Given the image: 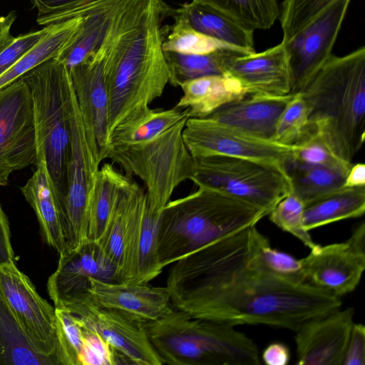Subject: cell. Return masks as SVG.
Returning <instances> with one entry per match:
<instances>
[{
	"instance_id": "41",
	"label": "cell",
	"mask_w": 365,
	"mask_h": 365,
	"mask_svg": "<svg viewBox=\"0 0 365 365\" xmlns=\"http://www.w3.org/2000/svg\"><path fill=\"white\" fill-rule=\"evenodd\" d=\"M334 0H284L279 19L283 41L292 38Z\"/></svg>"
},
{
	"instance_id": "11",
	"label": "cell",
	"mask_w": 365,
	"mask_h": 365,
	"mask_svg": "<svg viewBox=\"0 0 365 365\" xmlns=\"http://www.w3.org/2000/svg\"><path fill=\"white\" fill-rule=\"evenodd\" d=\"M182 136L193 158L214 155L242 158L285 173L295 148L250 136L207 117L188 118Z\"/></svg>"
},
{
	"instance_id": "31",
	"label": "cell",
	"mask_w": 365,
	"mask_h": 365,
	"mask_svg": "<svg viewBox=\"0 0 365 365\" xmlns=\"http://www.w3.org/2000/svg\"><path fill=\"white\" fill-rule=\"evenodd\" d=\"M185 117L190 118L187 109L143 108L129 115L113 130L109 138V144L149 140Z\"/></svg>"
},
{
	"instance_id": "39",
	"label": "cell",
	"mask_w": 365,
	"mask_h": 365,
	"mask_svg": "<svg viewBox=\"0 0 365 365\" xmlns=\"http://www.w3.org/2000/svg\"><path fill=\"white\" fill-rule=\"evenodd\" d=\"M304 204L294 194L289 193L282 199L267 215L269 220L279 228L299 240L310 250L317 244L304 224Z\"/></svg>"
},
{
	"instance_id": "38",
	"label": "cell",
	"mask_w": 365,
	"mask_h": 365,
	"mask_svg": "<svg viewBox=\"0 0 365 365\" xmlns=\"http://www.w3.org/2000/svg\"><path fill=\"white\" fill-rule=\"evenodd\" d=\"M308 130L307 106L301 93H296L278 119L272 141L287 146L295 145Z\"/></svg>"
},
{
	"instance_id": "9",
	"label": "cell",
	"mask_w": 365,
	"mask_h": 365,
	"mask_svg": "<svg viewBox=\"0 0 365 365\" xmlns=\"http://www.w3.org/2000/svg\"><path fill=\"white\" fill-rule=\"evenodd\" d=\"M67 109L70 148L67 190L61 213L66 250H74L88 242V200L102 161L88 141L70 77L67 86Z\"/></svg>"
},
{
	"instance_id": "30",
	"label": "cell",
	"mask_w": 365,
	"mask_h": 365,
	"mask_svg": "<svg viewBox=\"0 0 365 365\" xmlns=\"http://www.w3.org/2000/svg\"><path fill=\"white\" fill-rule=\"evenodd\" d=\"M125 175L113 163H107L100 167L88 200V242L96 243L101 237Z\"/></svg>"
},
{
	"instance_id": "13",
	"label": "cell",
	"mask_w": 365,
	"mask_h": 365,
	"mask_svg": "<svg viewBox=\"0 0 365 365\" xmlns=\"http://www.w3.org/2000/svg\"><path fill=\"white\" fill-rule=\"evenodd\" d=\"M351 0H334L292 38L283 41L292 94L300 93L332 55Z\"/></svg>"
},
{
	"instance_id": "19",
	"label": "cell",
	"mask_w": 365,
	"mask_h": 365,
	"mask_svg": "<svg viewBox=\"0 0 365 365\" xmlns=\"http://www.w3.org/2000/svg\"><path fill=\"white\" fill-rule=\"evenodd\" d=\"M225 72L237 78L248 95L284 96L291 93V77L282 41L259 53H232L226 60Z\"/></svg>"
},
{
	"instance_id": "10",
	"label": "cell",
	"mask_w": 365,
	"mask_h": 365,
	"mask_svg": "<svg viewBox=\"0 0 365 365\" xmlns=\"http://www.w3.org/2000/svg\"><path fill=\"white\" fill-rule=\"evenodd\" d=\"M54 307L75 315L83 327L98 334L131 364H163L143 322L118 309L100 305L88 292L67 298Z\"/></svg>"
},
{
	"instance_id": "45",
	"label": "cell",
	"mask_w": 365,
	"mask_h": 365,
	"mask_svg": "<svg viewBox=\"0 0 365 365\" xmlns=\"http://www.w3.org/2000/svg\"><path fill=\"white\" fill-rule=\"evenodd\" d=\"M365 364V327L354 323L349 338L342 365Z\"/></svg>"
},
{
	"instance_id": "22",
	"label": "cell",
	"mask_w": 365,
	"mask_h": 365,
	"mask_svg": "<svg viewBox=\"0 0 365 365\" xmlns=\"http://www.w3.org/2000/svg\"><path fill=\"white\" fill-rule=\"evenodd\" d=\"M294 95L247 94L224 105L207 118L250 136L272 141L278 119Z\"/></svg>"
},
{
	"instance_id": "36",
	"label": "cell",
	"mask_w": 365,
	"mask_h": 365,
	"mask_svg": "<svg viewBox=\"0 0 365 365\" xmlns=\"http://www.w3.org/2000/svg\"><path fill=\"white\" fill-rule=\"evenodd\" d=\"M173 17L174 24L167 29V35L162 34L163 51L186 54L209 53L220 49L242 51L207 36L192 29L179 17Z\"/></svg>"
},
{
	"instance_id": "29",
	"label": "cell",
	"mask_w": 365,
	"mask_h": 365,
	"mask_svg": "<svg viewBox=\"0 0 365 365\" xmlns=\"http://www.w3.org/2000/svg\"><path fill=\"white\" fill-rule=\"evenodd\" d=\"M0 365H59L39 351L20 326L0 293Z\"/></svg>"
},
{
	"instance_id": "34",
	"label": "cell",
	"mask_w": 365,
	"mask_h": 365,
	"mask_svg": "<svg viewBox=\"0 0 365 365\" xmlns=\"http://www.w3.org/2000/svg\"><path fill=\"white\" fill-rule=\"evenodd\" d=\"M252 251L257 265L270 274L294 284L307 282L300 259L271 247L255 226L252 228Z\"/></svg>"
},
{
	"instance_id": "44",
	"label": "cell",
	"mask_w": 365,
	"mask_h": 365,
	"mask_svg": "<svg viewBox=\"0 0 365 365\" xmlns=\"http://www.w3.org/2000/svg\"><path fill=\"white\" fill-rule=\"evenodd\" d=\"M52 24L44 28L21 34L0 53V76L14 66L50 31Z\"/></svg>"
},
{
	"instance_id": "26",
	"label": "cell",
	"mask_w": 365,
	"mask_h": 365,
	"mask_svg": "<svg viewBox=\"0 0 365 365\" xmlns=\"http://www.w3.org/2000/svg\"><path fill=\"white\" fill-rule=\"evenodd\" d=\"M182 96L175 108L188 110L190 118H205L224 105L247 95L242 83L226 73L195 78L181 84Z\"/></svg>"
},
{
	"instance_id": "28",
	"label": "cell",
	"mask_w": 365,
	"mask_h": 365,
	"mask_svg": "<svg viewBox=\"0 0 365 365\" xmlns=\"http://www.w3.org/2000/svg\"><path fill=\"white\" fill-rule=\"evenodd\" d=\"M364 211L365 186H342L305 205L304 224L310 231L341 220L361 217Z\"/></svg>"
},
{
	"instance_id": "1",
	"label": "cell",
	"mask_w": 365,
	"mask_h": 365,
	"mask_svg": "<svg viewBox=\"0 0 365 365\" xmlns=\"http://www.w3.org/2000/svg\"><path fill=\"white\" fill-rule=\"evenodd\" d=\"M252 227L217 239L172 264L166 287L173 308L234 327L263 324L295 331L304 322L341 307L337 296L261 269L252 255Z\"/></svg>"
},
{
	"instance_id": "8",
	"label": "cell",
	"mask_w": 365,
	"mask_h": 365,
	"mask_svg": "<svg viewBox=\"0 0 365 365\" xmlns=\"http://www.w3.org/2000/svg\"><path fill=\"white\" fill-rule=\"evenodd\" d=\"M193 159L192 181L197 186L228 194L262 210L267 215L291 193L287 174L272 165L223 155Z\"/></svg>"
},
{
	"instance_id": "12",
	"label": "cell",
	"mask_w": 365,
	"mask_h": 365,
	"mask_svg": "<svg viewBox=\"0 0 365 365\" xmlns=\"http://www.w3.org/2000/svg\"><path fill=\"white\" fill-rule=\"evenodd\" d=\"M36 156L31 96L21 77L0 89V186L12 173L35 165Z\"/></svg>"
},
{
	"instance_id": "47",
	"label": "cell",
	"mask_w": 365,
	"mask_h": 365,
	"mask_svg": "<svg viewBox=\"0 0 365 365\" xmlns=\"http://www.w3.org/2000/svg\"><path fill=\"white\" fill-rule=\"evenodd\" d=\"M262 359L267 365H287L290 360V351L284 343L269 344L263 351Z\"/></svg>"
},
{
	"instance_id": "15",
	"label": "cell",
	"mask_w": 365,
	"mask_h": 365,
	"mask_svg": "<svg viewBox=\"0 0 365 365\" xmlns=\"http://www.w3.org/2000/svg\"><path fill=\"white\" fill-rule=\"evenodd\" d=\"M160 215L149 209L145 190L137 185L130 205L123 255L114 282L148 284L162 272L157 240Z\"/></svg>"
},
{
	"instance_id": "2",
	"label": "cell",
	"mask_w": 365,
	"mask_h": 365,
	"mask_svg": "<svg viewBox=\"0 0 365 365\" xmlns=\"http://www.w3.org/2000/svg\"><path fill=\"white\" fill-rule=\"evenodd\" d=\"M160 0H125L108 38L104 76L108 138L136 110L160 97L169 82L162 47Z\"/></svg>"
},
{
	"instance_id": "7",
	"label": "cell",
	"mask_w": 365,
	"mask_h": 365,
	"mask_svg": "<svg viewBox=\"0 0 365 365\" xmlns=\"http://www.w3.org/2000/svg\"><path fill=\"white\" fill-rule=\"evenodd\" d=\"M69 77L68 68L56 58L42 63L22 76L31 96L36 159L45 160L61 210L66 195L70 148L67 109Z\"/></svg>"
},
{
	"instance_id": "4",
	"label": "cell",
	"mask_w": 365,
	"mask_h": 365,
	"mask_svg": "<svg viewBox=\"0 0 365 365\" xmlns=\"http://www.w3.org/2000/svg\"><path fill=\"white\" fill-rule=\"evenodd\" d=\"M266 215L246 202L199 185L193 192L170 200L160 212L159 263L164 268L217 239L256 225Z\"/></svg>"
},
{
	"instance_id": "18",
	"label": "cell",
	"mask_w": 365,
	"mask_h": 365,
	"mask_svg": "<svg viewBox=\"0 0 365 365\" xmlns=\"http://www.w3.org/2000/svg\"><path fill=\"white\" fill-rule=\"evenodd\" d=\"M354 317V308H339L302 324L295 331L296 364L342 365Z\"/></svg>"
},
{
	"instance_id": "37",
	"label": "cell",
	"mask_w": 365,
	"mask_h": 365,
	"mask_svg": "<svg viewBox=\"0 0 365 365\" xmlns=\"http://www.w3.org/2000/svg\"><path fill=\"white\" fill-rule=\"evenodd\" d=\"M291 160L302 165L328 168L345 175L352 165L340 158L321 134L312 130L295 145Z\"/></svg>"
},
{
	"instance_id": "3",
	"label": "cell",
	"mask_w": 365,
	"mask_h": 365,
	"mask_svg": "<svg viewBox=\"0 0 365 365\" xmlns=\"http://www.w3.org/2000/svg\"><path fill=\"white\" fill-rule=\"evenodd\" d=\"M309 130L321 134L344 160H352L365 138V47L331 55L300 93Z\"/></svg>"
},
{
	"instance_id": "40",
	"label": "cell",
	"mask_w": 365,
	"mask_h": 365,
	"mask_svg": "<svg viewBox=\"0 0 365 365\" xmlns=\"http://www.w3.org/2000/svg\"><path fill=\"white\" fill-rule=\"evenodd\" d=\"M56 334L61 365H79L83 328L73 314L55 308Z\"/></svg>"
},
{
	"instance_id": "48",
	"label": "cell",
	"mask_w": 365,
	"mask_h": 365,
	"mask_svg": "<svg viewBox=\"0 0 365 365\" xmlns=\"http://www.w3.org/2000/svg\"><path fill=\"white\" fill-rule=\"evenodd\" d=\"M16 19L15 11H10L7 15L0 16V53L14 39L11 34V26Z\"/></svg>"
},
{
	"instance_id": "17",
	"label": "cell",
	"mask_w": 365,
	"mask_h": 365,
	"mask_svg": "<svg viewBox=\"0 0 365 365\" xmlns=\"http://www.w3.org/2000/svg\"><path fill=\"white\" fill-rule=\"evenodd\" d=\"M108 45V38L96 53L68 70L88 141L101 161L106 158L109 147V104L104 76Z\"/></svg>"
},
{
	"instance_id": "27",
	"label": "cell",
	"mask_w": 365,
	"mask_h": 365,
	"mask_svg": "<svg viewBox=\"0 0 365 365\" xmlns=\"http://www.w3.org/2000/svg\"><path fill=\"white\" fill-rule=\"evenodd\" d=\"M83 14L55 24L47 34L14 66L0 76V89L42 63L56 58L80 29Z\"/></svg>"
},
{
	"instance_id": "49",
	"label": "cell",
	"mask_w": 365,
	"mask_h": 365,
	"mask_svg": "<svg viewBox=\"0 0 365 365\" xmlns=\"http://www.w3.org/2000/svg\"><path fill=\"white\" fill-rule=\"evenodd\" d=\"M345 187H364L365 186V165L358 163L351 166L345 177L344 185Z\"/></svg>"
},
{
	"instance_id": "24",
	"label": "cell",
	"mask_w": 365,
	"mask_h": 365,
	"mask_svg": "<svg viewBox=\"0 0 365 365\" xmlns=\"http://www.w3.org/2000/svg\"><path fill=\"white\" fill-rule=\"evenodd\" d=\"M124 1L96 2L84 13L80 29L55 58L69 70L96 53L108 38Z\"/></svg>"
},
{
	"instance_id": "35",
	"label": "cell",
	"mask_w": 365,
	"mask_h": 365,
	"mask_svg": "<svg viewBox=\"0 0 365 365\" xmlns=\"http://www.w3.org/2000/svg\"><path fill=\"white\" fill-rule=\"evenodd\" d=\"M215 7L255 31L268 29L279 19L276 0H195Z\"/></svg>"
},
{
	"instance_id": "42",
	"label": "cell",
	"mask_w": 365,
	"mask_h": 365,
	"mask_svg": "<svg viewBox=\"0 0 365 365\" xmlns=\"http://www.w3.org/2000/svg\"><path fill=\"white\" fill-rule=\"evenodd\" d=\"M100 0H31L37 10L36 22L49 25L81 15Z\"/></svg>"
},
{
	"instance_id": "43",
	"label": "cell",
	"mask_w": 365,
	"mask_h": 365,
	"mask_svg": "<svg viewBox=\"0 0 365 365\" xmlns=\"http://www.w3.org/2000/svg\"><path fill=\"white\" fill-rule=\"evenodd\" d=\"M83 328V341L79 365H116L124 364L122 359L129 361L98 334Z\"/></svg>"
},
{
	"instance_id": "23",
	"label": "cell",
	"mask_w": 365,
	"mask_h": 365,
	"mask_svg": "<svg viewBox=\"0 0 365 365\" xmlns=\"http://www.w3.org/2000/svg\"><path fill=\"white\" fill-rule=\"evenodd\" d=\"M35 165V171L19 189L36 213L43 240L60 254L66 249L60 203L44 158H38Z\"/></svg>"
},
{
	"instance_id": "25",
	"label": "cell",
	"mask_w": 365,
	"mask_h": 365,
	"mask_svg": "<svg viewBox=\"0 0 365 365\" xmlns=\"http://www.w3.org/2000/svg\"><path fill=\"white\" fill-rule=\"evenodd\" d=\"M173 16L207 36L247 53L255 52L254 31L215 7L192 0L175 9Z\"/></svg>"
},
{
	"instance_id": "6",
	"label": "cell",
	"mask_w": 365,
	"mask_h": 365,
	"mask_svg": "<svg viewBox=\"0 0 365 365\" xmlns=\"http://www.w3.org/2000/svg\"><path fill=\"white\" fill-rule=\"evenodd\" d=\"M188 118L149 140L109 144L106 159L143 182L153 214L160 215L174 190L194 176V159L182 136Z\"/></svg>"
},
{
	"instance_id": "21",
	"label": "cell",
	"mask_w": 365,
	"mask_h": 365,
	"mask_svg": "<svg viewBox=\"0 0 365 365\" xmlns=\"http://www.w3.org/2000/svg\"><path fill=\"white\" fill-rule=\"evenodd\" d=\"M87 290L100 305L121 311L143 323L157 320L173 309L166 286L91 278Z\"/></svg>"
},
{
	"instance_id": "46",
	"label": "cell",
	"mask_w": 365,
	"mask_h": 365,
	"mask_svg": "<svg viewBox=\"0 0 365 365\" xmlns=\"http://www.w3.org/2000/svg\"><path fill=\"white\" fill-rule=\"evenodd\" d=\"M14 259L9 223L0 201V266L14 262Z\"/></svg>"
},
{
	"instance_id": "33",
	"label": "cell",
	"mask_w": 365,
	"mask_h": 365,
	"mask_svg": "<svg viewBox=\"0 0 365 365\" xmlns=\"http://www.w3.org/2000/svg\"><path fill=\"white\" fill-rule=\"evenodd\" d=\"M291 160L285 169L291 184V193L304 205L344 185L346 175L339 171L302 165Z\"/></svg>"
},
{
	"instance_id": "32",
	"label": "cell",
	"mask_w": 365,
	"mask_h": 365,
	"mask_svg": "<svg viewBox=\"0 0 365 365\" xmlns=\"http://www.w3.org/2000/svg\"><path fill=\"white\" fill-rule=\"evenodd\" d=\"M163 51L168 69V83L175 87L195 78L226 74L225 62L232 53H248L237 49H220L204 54Z\"/></svg>"
},
{
	"instance_id": "14",
	"label": "cell",
	"mask_w": 365,
	"mask_h": 365,
	"mask_svg": "<svg viewBox=\"0 0 365 365\" xmlns=\"http://www.w3.org/2000/svg\"><path fill=\"white\" fill-rule=\"evenodd\" d=\"M0 293L35 346L56 358L61 365L55 307L38 294L31 279L14 262L0 266Z\"/></svg>"
},
{
	"instance_id": "16",
	"label": "cell",
	"mask_w": 365,
	"mask_h": 365,
	"mask_svg": "<svg viewBox=\"0 0 365 365\" xmlns=\"http://www.w3.org/2000/svg\"><path fill=\"white\" fill-rule=\"evenodd\" d=\"M300 259L307 282L340 297L354 291L365 268V225L345 242L318 245Z\"/></svg>"
},
{
	"instance_id": "5",
	"label": "cell",
	"mask_w": 365,
	"mask_h": 365,
	"mask_svg": "<svg viewBox=\"0 0 365 365\" xmlns=\"http://www.w3.org/2000/svg\"><path fill=\"white\" fill-rule=\"evenodd\" d=\"M163 364L258 365L259 350L235 327L193 317L173 308L160 319L144 323Z\"/></svg>"
},
{
	"instance_id": "20",
	"label": "cell",
	"mask_w": 365,
	"mask_h": 365,
	"mask_svg": "<svg viewBox=\"0 0 365 365\" xmlns=\"http://www.w3.org/2000/svg\"><path fill=\"white\" fill-rule=\"evenodd\" d=\"M115 272L114 265L96 244L88 242L77 250L59 254L57 267L47 282V291L55 306L87 292L91 278L114 282Z\"/></svg>"
}]
</instances>
